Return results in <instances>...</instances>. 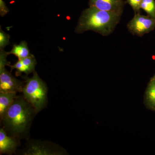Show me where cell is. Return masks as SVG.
I'll return each mask as SVG.
<instances>
[{
  "mask_svg": "<svg viewBox=\"0 0 155 155\" xmlns=\"http://www.w3.org/2000/svg\"><path fill=\"white\" fill-rule=\"evenodd\" d=\"M8 53L9 54L16 56L18 58V60L24 59L31 55L29 51L27 42L25 41H21L19 45H14L11 51Z\"/></svg>",
  "mask_w": 155,
  "mask_h": 155,
  "instance_id": "cell-11",
  "label": "cell"
},
{
  "mask_svg": "<svg viewBox=\"0 0 155 155\" xmlns=\"http://www.w3.org/2000/svg\"><path fill=\"white\" fill-rule=\"evenodd\" d=\"M25 84L22 96L34 108L37 113L44 109L48 103V87L46 84L39 77L36 71L32 77L24 78Z\"/></svg>",
  "mask_w": 155,
  "mask_h": 155,
  "instance_id": "cell-3",
  "label": "cell"
},
{
  "mask_svg": "<svg viewBox=\"0 0 155 155\" xmlns=\"http://www.w3.org/2000/svg\"><path fill=\"white\" fill-rule=\"evenodd\" d=\"M37 114L35 109L23 96H17L1 119V122L8 135L19 140L27 139Z\"/></svg>",
  "mask_w": 155,
  "mask_h": 155,
  "instance_id": "cell-1",
  "label": "cell"
},
{
  "mask_svg": "<svg viewBox=\"0 0 155 155\" xmlns=\"http://www.w3.org/2000/svg\"><path fill=\"white\" fill-rule=\"evenodd\" d=\"M19 139L8 134L2 127L0 129V153L12 155L19 147Z\"/></svg>",
  "mask_w": 155,
  "mask_h": 155,
  "instance_id": "cell-8",
  "label": "cell"
},
{
  "mask_svg": "<svg viewBox=\"0 0 155 155\" xmlns=\"http://www.w3.org/2000/svg\"><path fill=\"white\" fill-rule=\"evenodd\" d=\"M154 77H155V76H154Z\"/></svg>",
  "mask_w": 155,
  "mask_h": 155,
  "instance_id": "cell-17",
  "label": "cell"
},
{
  "mask_svg": "<svg viewBox=\"0 0 155 155\" xmlns=\"http://www.w3.org/2000/svg\"><path fill=\"white\" fill-rule=\"evenodd\" d=\"M16 92L0 91V118L2 119L6 111L11 106L15 98Z\"/></svg>",
  "mask_w": 155,
  "mask_h": 155,
  "instance_id": "cell-10",
  "label": "cell"
},
{
  "mask_svg": "<svg viewBox=\"0 0 155 155\" xmlns=\"http://www.w3.org/2000/svg\"><path fill=\"white\" fill-rule=\"evenodd\" d=\"M142 0H127L126 2L131 6L135 14L140 13Z\"/></svg>",
  "mask_w": 155,
  "mask_h": 155,
  "instance_id": "cell-15",
  "label": "cell"
},
{
  "mask_svg": "<svg viewBox=\"0 0 155 155\" xmlns=\"http://www.w3.org/2000/svg\"><path fill=\"white\" fill-rule=\"evenodd\" d=\"M9 10L3 0H0V14L2 16H5Z\"/></svg>",
  "mask_w": 155,
  "mask_h": 155,
  "instance_id": "cell-16",
  "label": "cell"
},
{
  "mask_svg": "<svg viewBox=\"0 0 155 155\" xmlns=\"http://www.w3.org/2000/svg\"><path fill=\"white\" fill-rule=\"evenodd\" d=\"M122 14L89 7L82 12L75 28L76 33L93 31L103 36L110 35L119 24Z\"/></svg>",
  "mask_w": 155,
  "mask_h": 155,
  "instance_id": "cell-2",
  "label": "cell"
},
{
  "mask_svg": "<svg viewBox=\"0 0 155 155\" xmlns=\"http://www.w3.org/2000/svg\"><path fill=\"white\" fill-rule=\"evenodd\" d=\"M10 44V35L2 29H0V49L4 50Z\"/></svg>",
  "mask_w": 155,
  "mask_h": 155,
  "instance_id": "cell-14",
  "label": "cell"
},
{
  "mask_svg": "<svg viewBox=\"0 0 155 155\" xmlns=\"http://www.w3.org/2000/svg\"><path fill=\"white\" fill-rule=\"evenodd\" d=\"M25 155H65L68 153L64 148L51 141L31 140L22 150Z\"/></svg>",
  "mask_w": 155,
  "mask_h": 155,
  "instance_id": "cell-5",
  "label": "cell"
},
{
  "mask_svg": "<svg viewBox=\"0 0 155 155\" xmlns=\"http://www.w3.org/2000/svg\"><path fill=\"white\" fill-rule=\"evenodd\" d=\"M140 8L147 14L148 16L155 18L154 0H142Z\"/></svg>",
  "mask_w": 155,
  "mask_h": 155,
  "instance_id": "cell-12",
  "label": "cell"
},
{
  "mask_svg": "<svg viewBox=\"0 0 155 155\" xmlns=\"http://www.w3.org/2000/svg\"><path fill=\"white\" fill-rule=\"evenodd\" d=\"M127 29L133 35L141 37L153 30L155 28V18L149 16L135 14L127 23Z\"/></svg>",
  "mask_w": 155,
  "mask_h": 155,
  "instance_id": "cell-6",
  "label": "cell"
},
{
  "mask_svg": "<svg viewBox=\"0 0 155 155\" xmlns=\"http://www.w3.org/2000/svg\"><path fill=\"white\" fill-rule=\"evenodd\" d=\"M125 2L124 0H89V7L102 11L123 14Z\"/></svg>",
  "mask_w": 155,
  "mask_h": 155,
  "instance_id": "cell-7",
  "label": "cell"
},
{
  "mask_svg": "<svg viewBox=\"0 0 155 155\" xmlns=\"http://www.w3.org/2000/svg\"><path fill=\"white\" fill-rule=\"evenodd\" d=\"M37 64V61L35 57L31 54V55L24 58L18 60L14 65H9L11 67V72L14 69L16 70V75L19 76L22 73L26 75L33 73L35 71V67Z\"/></svg>",
  "mask_w": 155,
  "mask_h": 155,
  "instance_id": "cell-9",
  "label": "cell"
},
{
  "mask_svg": "<svg viewBox=\"0 0 155 155\" xmlns=\"http://www.w3.org/2000/svg\"><path fill=\"white\" fill-rule=\"evenodd\" d=\"M147 98L151 107L155 108V77L153 78L148 87Z\"/></svg>",
  "mask_w": 155,
  "mask_h": 155,
  "instance_id": "cell-13",
  "label": "cell"
},
{
  "mask_svg": "<svg viewBox=\"0 0 155 155\" xmlns=\"http://www.w3.org/2000/svg\"><path fill=\"white\" fill-rule=\"evenodd\" d=\"M8 53L4 50L0 52V91L22 92L25 84L22 81L14 77L11 72L6 69V66H9L10 62L7 61Z\"/></svg>",
  "mask_w": 155,
  "mask_h": 155,
  "instance_id": "cell-4",
  "label": "cell"
}]
</instances>
